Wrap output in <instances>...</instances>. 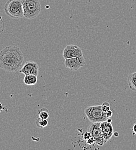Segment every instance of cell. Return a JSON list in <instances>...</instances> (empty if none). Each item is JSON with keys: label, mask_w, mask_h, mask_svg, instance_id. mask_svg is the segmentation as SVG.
I'll return each instance as SVG.
<instances>
[{"label": "cell", "mask_w": 136, "mask_h": 150, "mask_svg": "<svg viewBox=\"0 0 136 150\" xmlns=\"http://www.w3.org/2000/svg\"><path fill=\"white\" fill-rule=\"evenodd\" d=\"M23 61V53L19 47L9 46L0 52V68L4 71H18Z\"/></svg>", "instance_id": "6da1fadb"}, {"label": "cell", "mask_w": 136, "mask_h": 150, "mask_svg": "<svg viewBox=\"0 0 136 150\" xmlns=\"http://www.w3.org/2000/svg\"><path fill=\"white\" fill-rule=\"evenodd\" d=\"M24 17L28 19L36 18L41 13L42 7L39 0H21Z\"/></svg>", "instance_id": "7a4b0ae2"}, {"label": "cell", "mask_w": 136, "mask_h": 150, "mask_svg": "<svg viewBox=\"0 0 136 150\" xmlns=\"http://www.w3.org/2000/svg\"><path fill=\"white\" fill-rule=\"evenodd\" d=\"M5 13L14 19H21L24 17L21 0H8L4 6Z\"/></svg>", "instance_id": "3957f363"}, {"label": "cell", "mask_w": 136, "mask_h": 150, "mask_svg": "<svg viewBox=\"0 0 136 150\" xmlns=\"http://www.w3.org/2000/svg\"><path fill=\"white\" fill-rule=\"evenodd\" d=\"M85 113L91 122H101L108 118L101 108V105L92 106L85 109Z\"/></svg>", "instance_id": "277c9868"}, {"label": "cell", "mask_w": 136, "mask_h": 150, "mask_svg": "<svg viewBox=\"0 0 136 150\" xmlns=\"http://www.w3.org/2000/svg\"><path fill=\"white\" fill-rule=\"evenodd\" d=\"M95 141L96 144L98 146H103L105 143L104 135L100 128V122H91L88 128Z\"/></svg>", "instance_id": "5b68a950"}, {"label": "cell", "mask_w": 136, "mask_h": 150, "mask_svg": "<svg viewBox=\"0 0 136 150\" xmlns=\"http://www.w3.org/2000/svg\"><path fill=\"white\" fill-rule=\"evenodd\" d=\"M85 64L86 61L83 56L66 58L64 61L65 67L71 71H78Z\"/></svg>", "instance_id": "8992f818"}, {"label": "cell", "mask_w": 136, "mask_h": 150, "mask_svg": "<svg viewBox=\"0 0 136 150\" xmlns=\"http://www.w3.org/2000/svg\"><path fill=\"white\" fill-rule=\"evenodd\" d=\"M83 56L82 50L75 45H67L64 49L63 57L64 59Z\"/></svg>", "instance_id": "52a82bcc"}, {"label": "cell", "mask_w": 136, "mask_h": 150, "mask_svg": "<svg viewBox=\"0 0 136 150\" xmlns=\"http://www.w3.org/2000/svg\"><path fill=\"white\" fill-rule=\"evenodd\" d=\"M20 72L24 75H34L37 76L39 73V66L34 61H27L21 67Z\"/></svg>", "instance_id": "ba28073f"}, {"label": "cell", "mask_w": 136, "mask_h": 150, "mask_svg": "<svg viewBox=\"0 0 136 150\" xmlns=\"http://www.w3.org/2000/svg\"><path fill=\"white\" fill-rule=\"evenodd\" d=\"M100 128L104 135L105 143L109 141L114 134V128L111 122L105 121L100 122Z\"/></svg>", "instance_id": "9c48e42d"}, {"label": "cell", "mask_w": 136, "mask_h": 150, "mask_svg": "<svg viewBox=\"0 0 136 150\" xmlns=\"http://www.w3.org/2000/svg\"><path fill=\"white\" fill-rule=\"evenodd\" d=\"M37 76L34 75H25L23 81L24 83L27 86H33L37 83Z\"/></svg>", "instance_id": "30bf717a"}, {"label": "cell", "mask_w": 136, "mask_h": 150, "mask_svg": "<svg viewBox=\"0 0 136 150\" xmlns=\"http://www.w3.org/2000/svg\"><path fill=\"white\" fill-rule=\"evenodd\" d=\"M127 84L130 90L136 91V72L128 76Z\"/></svg>", "instance_id": "8fae6325"}, {"label": "cell", "mask_w": 136, "mask_h": 150, "mask_svg": "<svg viewBox=\"0 0 136 150\" xmlns=\"http://www.w3.org/2000/svg\"><path fill=\"white\" fill-rule=\"evenodd\" d=\"M38 114L39 118L42 119H48L50 112L47 108H42L38 111Z\"/></svg>", "instance_id": "7c38bea8"}, {"label": "cell", "mask_w": 136, "mask_h": 150, "mask_svg": "<svg viewBox=\"0 0 136 150\" xmlns=\"http://www.w3.org/2000/svg\"><path fill=\"white\" fill-rule=\"evenodd\" d=\"M36 125L40 128H44L48 125V119H42L39 117L36 121Z\"/></svg>", "instance_id": "4fadbf2b"}, {"label": "cell", "mask_w": 136, "mask_h": 150, "mask_svg": "<svg viewBox=\"0 0 136 150\" xmlns=\"http://www.w3.org/2000/svg\"><path fill=\"white\" fill-rule=\"evenodd\" d=\"M101 108L103 111L104 112H106L107 111L110 110V105L108 102H104L101 105Z\"/></svg>", "instance_id": "5bb4252c"}, {"label": "cell", "mask_w": 136, "mask_h": 150, "mask_svg": "<svg viewBox=\"0 0 136 150\" xmlns=\"http://www.w3.org/2000/svg\"><path fill=\"white\" fill-rule=\"evenodd\" d=\"M3 30H4V23L2 21V18L0 16V34H1V33H2Z\"/></svg>", "instance_id": "9a60e30c"}, {"label": "cell", "mask_w": 136, "mask_h": 150, "mask_svg": "<svg viewBox=\"0 0 136 150\" xmlns=\"http://www.w3.org/2000/svg\"><path fill=\"white\" fill-rule=\"evenodd\" d=\"M105 114H106V115L108 118H110V117H112V115L113 114V112L111 110H108V111H107V112H105Z\"/></svg>", "instance_id": "2e32d148"}, {"label": "cell", "mask_w": 136, "mask_h": 150, "mask_svg": "<svg viewBox=\"0 0 136 150\" xmlns=\"http://www.w3.org/2000/svg\"><path fill=\"white\" fill-rule=\"evenodd\" d=\"M132 131H133V135L136 134V123L135 124V125H133V128H132Z\"/></svg>", "instance_id": "e0dca14e"}, {"label": "cell", "mask_w": 136, "mask_h": 150, "mask_svg": "<svg viewBox=\"0 0 136 150\" xmlns=\"http://www.w3.org/2000/svg\"><path fill=\"white\" fill-rule=\"evenodd\" d=\"M2 110H3V106H2V103L0 102V112H2Z\"/></svg>", "instance_id": "ac0fdd59"}, {"label": "cell", "mask_w": 136, "mask_h": 150, "mask_svg": "<svg viewBox=\"0 0 136 150\" xmlns=\"http://www.w3.org/2000/svg\"><path fill=\"white\" fill-rule=\"evenodd\" d=\"M114 135L115 136V137H117L119 136V133L116 132H114Z\"/></svg>", "instance_id": "d6986e66"}, {"label": "cell", "mask_w": 136, "mask_h": 150, "mask_svg": "<svg viewBox=\"0 0 136 150\" xmlns=\"http://www.w3.org/2000/svg\"><path fill=\"white\" fill-rule=\"evenodd\" d=\"M108 122H112V120L111 119H109V118L107 119V120Z\"/></svg>", "instance_id": "ffe728a7"}]
</instances>
